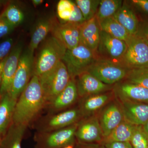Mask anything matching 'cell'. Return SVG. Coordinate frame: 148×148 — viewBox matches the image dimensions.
<instances>
[{
    "instance_id": "1",
    "label": "cell",
    "mask_w": 148,
    "mask_h": 148,
    "mask_svg": "<svg viewBox=\"0 0 148 148\" xmlns=\"http://www.w3.org/2000/svg\"><path fill=\"white\" fill-rule=\"evenodd\" d=\"M47 106L38 77L33 75L16 101L12 123L28 126Z\"/></svg>"
},
{
    "instance_id": "2",
    "label": "cell",
    "mask_w": 148,
    "mask_h": 148,
    "mask_svg": "<svg viewBox=\"0 0 148 148\" xmlns=\"http://www.w3.org/2000/svg\"><path fill=\"white\" fill-rule=\"evenodd\" d=\"M66 50L65 46L55 37L48 38L34 60L33 75L39 77L53 69L62 61Z\"/></svg>"
},
{
    "instance_id": "3",
    "label": "cell",
    "mask_w": 148,
    "mask_h": 148,
    "mask_svg": "<svg viewBox=\"0 0 148 148\" xmlns=\"http://www.w3.org/2000/svg\"><path fill=\"white\" fill-rule=\"evenodd\" d=\"M38 77L47 105L64 90L71 79L66 65L62 61Z\"/></svg>"
},
{
    "instance_id": "4",
    "label": "cell",
    "mask_w": 148,
    "mask_h": 148,
    "mask_svg": "<svg viewBox=\"0 0 148 148\" xmlns=\"http://www.w3.org/2000/svg\"><path fill=\"white\" fill-rule=\"evenodd\" d=\"M97 58L96 53L79 44L73 49H67L62 61L66 65L71 78L75 79L81 74L87 72Z\"/></svg>"
},
{
    "instance_id": "5",
    "label": "cell",
    "mask_w": 148,
    "mask_h": 148,
    "mask_svg": "<svg viewBox=\"0 0 148 148\" xmlns=\"http://www.w3.org/2000/svg\"><path fill=\"white\" fill-rule=\"evenodd\" d=\"M129 70L118 63L97 58L87 72L105 84L114 85L124 80Z\"/></svg>"
},
{
    "instance_id": "6",
    "label": "cell",
    "mask_w": 148,
    "mask_h": 148,
    "mask_svg": "<svg viewBox=\"0 0 148 148\" xmlns=\"http://www.w3.org/2000/svg\"><path fill=\"white\" fill-rule=\"evenodd\" d=\"M79 122L54 131L38 132L35 137L36 148H62L73 146L76 139V132Z\"/></svg>"
},
{
    "instance_id": "7",
    "label": "cell",
    "mask_w": 148,
    "mask_h": 148,
    "mask_svg": "<svg viewBox=\"0 0 148 148\" xmlns=\"http://www.w3.org/2000/svg\"><path fill=\"white\" fill-rule=\"evenodd\" d=\"M127 47L119 64L130 70L148 66V44L137 35H132L126 42Z\"/></svg>"
},
{
    "instance_id": "8",
    "label": "cell",
    "mask_w": 148,
    "mask_h": 148,
    "mask_svg": "<svg viewBox=\"0 0 148 148\" xmlns=\"http://www.w3.org/2000/svg\"><path fill=\"white\" fill-rule=\"evenodd\" d=\"M34 54L27 48L22 52L20 56L18 68L8 93L15 101L18 100L33 76L34 62Z\"/></svg>"
},
{
    "instance_id": "9",
    "label": "cell",
    "mask_w": 148,
    "mask_h": 148,
    "mask_svg": "<svg viewBox=\"0 0 148 148\" xmlns=\"http://www.w3.org/2000/svg\"><path fill=\"white\" fill-rule=\"evenodd\" d=\"M78 107L69 109L44 118L38 125V132H48L75 124L82 119Z\"/></svg>"
},
{
    "instance_id": "10",
    "label": "cell",
    "mask_w": 148,
    "mask_h": 148,
    "mask_svg": "<svg viewBox=\"0 0 148 148\" xmlns=\"http://www.w3.org/2000/svg\"><path fill=\"white\" fill-rule=\"evenodd\" d=\"M127 47L126 43L124 41L101 30L100 42L96 52L97 58L99 56L98 58L119 64Z\"/></svg>"
},
{
    "instance_id": "11",
    "label": "cell",
    "mask_w": 148,
    "mask_h": 148,
    "mask_svg": "<svg viewBox=\"0 0 148 148\" xmlns=\"http://www.w3.org/2000/svg\"><path fill=\"white\" fill-rule=\"evenodd\" d=\"M98 116L105 139L124 120L120 103L116 97L99 112Z\"/></svg>"
},
{
    "instance_id": "12",
    "label": "cell",
    "mask_w": 148,
    "mask_h": 148,
    "mask_svg": "<svg viewBox=\"0 0 148 148\" xmlns=\"http://www.w3.org/2000/svg\"><path fill=\"white\" fill-rule=\"evenodd\" d=\"M76 138L82 143H102L104 135L98 114L80 121L76 132Z\"/></svg>"
},
{
    "instance_id": "13",
    "label": "cell",
    "mask_w": 148,
    "mask_h": 148,
    "mask_svg": "<svg viewBox=\"0 0 148 148\" xmlns=\"http://www.w3.org/2000/svg\"><path fill=\"white\" fill-rule=\"evenodd\" d=\"M23 49V44L18 42L13 47L4 65L2 74V81L0 87L1 96L8 93L17 68Z\"/></svg>"
},
{
    "instance_id": "14",
    "label": "cell",
    "mask_w": 148,
    "mask_h": 148,
    "mask_svg": "<svg viewBox=\"0 0 148 148\" xmlns=\"http://www.w3.org/2000/svg\"><path fill=\"white\" fill-rule=\"evenodd\" d=\"M115 98L113 90H109L80 98L78 108L82 118L98 114L104 107Z\"/></svg>"
},
{
    "instance_id": "15",
    "label": "cell",
    "mask_w": 148,
    "mask_h": 148,
    "mask_svg": "<svg viewBox=\"0 0 148 148\" xmlns=\"http://www.w3.org/2000/svg\"><path fill=\"white\" fill-rule=\"evenodd\" d=\"M75 81L79 97L80 98L112 90L113 87V85L103 83L87 72L77 77Z\"/></svg>"
},
{
    "instance_id": "16",
    "label": "cell",
    "mask_w": 148,
    "mask_h": 148,
    "mask_svg": "<svg viewBox=\"0 0 148 148\" xmlns=\"http://www.w3.org/2000/svg\"><path fill=\"white\" fill-rule=\"evenodd\" d=\"M117 98L120 103L126 121L135 125H144L148 121V104Z\"/></svg>"
},
{
    "instance_id": "17",
    "label": "cell",
    "mask_w": 148,
    "mask_h": 148,
    "mask_svg": "<svg viewBox=\"0 0 148 148\" xmlns=\"http://www.w3.org/2000/svg\"><path fill=\"white\" fill-rule=\"evenodd\" d=\"M79 98L75 79H71L64 90L51 101L46 107L48 109L49 114L56 113L73 106Z\"/></svg>"
},
{
    "instance_id": "18",
    "label": "cell",
    "mask_w": 148,
    "mask_h": 148,
    "mask_svg": "<svg viewBox=\"0 0 148 148\" xmlns=\"http://www.w3.org/2000/svg\"><path fill=\"white\" fill-rule=\"evenodd\" d=\"M81 25L58 22L51 32L52 36L61 42L67 49H73L79 45Z\"/></svg>"
},
{
    "instance_id": "19",
    "label": "cell",
    "mask_w": 148,
    "mask_h": 148,
    "mask_svg": "<svg viewBox=\"0 0 148 148\" xmlns=\"http://www.w3.org/2000/svg\"><path fill=\"white\" fill-rule=\"evenodd\" d=\"M115 97L148 104V89L123 80L113 85Z\"/></svg>"
},
{
    "instance_id": "20",
    "label": "cell",
    "mask_w": 148,
    "mask_h": 148,
    "mask_svg": "<svg viewBox=\"0 0 148 148\" xmlns=\"http://www.w3.org/2000/svg\"><path fill=\"white\" fill-rule=\"evenodd\" d=\"M101 29L96 16L85 21L80 26V44L93 52H97L100 39Z\"/></svg>"
},
{
    "instance_id": "21",
    "label": "cell",
    "mask_w": 148,
    "mask_h": 148,
    "mask_svg": "<svg viewBox=\"0 0 148 148\" xmlns=\"http://www.w3.org/2000/svg\"><path fill=\"white\" fill-rule=\"evenodd\" d=\"M56 10L61 23L81 25L85 21L82 13L74 1L60 0L57 4Z\"/></svg>"
},
{
    "instance_id": "22",
    "label": "cell",
    "mask_w": 148,
    "mask_h": 148,
    "mask_svg": "<svg viewBox=\"0 0 148 148\" xmlns=\"http://www.w3.org/2000/svg\"><path fill=\"white\" fill-rule=\"evenodd\" d=\"M113 17L125 28L130 34H137L140 21L136 12L127 1H123L122 5Z\"/></svg>"
},
{
    "instance_id": "23",
    "label": "cell",
    "mask_w": 148,
    "mask_h": 148,
    "mask_svg": "<svg viewBox=\"0 0 148 148\" xmlns=\"http://www.w3.org/2000/svg\"><path fill=\"white\" fill-rule=\"evenodd\" d=\"M58 21L54 17L42 18L37 23L32 32L31 40L28 49L34 53L39 45L51 32Z\"/></svg>"
},
{
    "instance_id": "24",
    "label": "cell",
    "mask_w": 148,
    "mask_h": 148,
    "mask_svg": "<svg viewBox=\"0 0 148 148\" xmlns=\"http://www.w3.org/2000/svg\"><path fill=\"white\" fill-rule=\"evenodd\" d=\"M16 101L8 93L2 95L0 102V138H2L12 122Z\"/></svg>"
},
{
    "instance_id": "25",
    "label": "cell",
    "mask_w": 148,
    "mask_h": 148,
    "mask_svg": "<svg viewBox=\"0 0 148 148\" xmlns=\"http://www.w3.org/2000/svg\"><path fill=\"white\" fill-rule=\"evenodd\" d=\"M27 127L12 122L2 138L0 148H21V141Z\"/></svg>"
},
{
    "instance_id": "26",
    "label": "cell",
    "mask_w": 148,
    "mask_h": 148,
    "mask_svg": "<svg viewBox=\"0 0 148 148\" xmlns=\"http://www.w3.org/2000/svg\"><path fill=\"white\" fill-rule=\"evenodd\" d=\"M99 22L101 31L106 32L116 38L124 41L125 42L132 36L113 16L106 18Z\"/></svg>"
},
{
    "instance_id": "27",
    "label": "cell",
    "mask_w": 148,
    "mask_h": 148,
    "mask_svg": "<svg viewBox=\"0 0 148 148\" xmlns=\"http://www.w3.org/2000/svg\"><path fill=\"white\" fill-rule=\"evenodd\" d=\"M136 126L124 119L104 139L102 144L111 142H130Z\"/></svg>"
},
{
    "instance_id": "28",
    "label": "cell",
    "mask_w": 148,
    "mask_h": 148,
    "mask_svg": "<svg viewBox=\"0 0 148 148\" xmlns=\"http://www.w3.org/2000/svg\"><path fill=\"white\" fill-rule=\"evenodd\" d=\"M121 0H101L95 16L100 21L112 17L122 5Z\"/></svg>"
},
{
    "instance_id": "29",
    "label": "cell",
    "mask_w": 148,
    "mask_h": 148,
    "mask_svg": "<svg viewBox=\"0 0 148 148\" xmlns=\"http://www.w3.org/2000/svg\"><path fill=\"white\" fill-rule=\"evenodd\" d=\"M0 15L15 28L22 24L24 19L23 11L13 3H10Z\"/></svg>"
},
{
    "instance_id": "30",
    "label": "cell",
    "mask_w": 148,
    "mask_h": 148,
    "mask_svg": "<svg viewBox=\"0 0 148 148\" xmlns=\"http://www.w3.org/2000/svg\"><path fill=\"white\" fill-rule=\"evenodd\" d=\"M124 80L148 89V66L130 69Z\"/></svg>"
},
{
    "instance_id": "31",
    "label": "cell",
    "mask_w": 148,
    "mask_h": 148,
    "mask_svg": "<svg viewBox=\"0 0 148 148\" xmlns=\"http://www.w3.org/2000/svg\"><path fill=\"white\" fill-rule=\"evenodd\" d=\"M74 1L86 21L95 16L101 0H75Z\"/></svg>"
},
{
    "instance_id": "32",
    "label": "cell",
    "mask_w": 148,
    "mask_h": 148,
    "mask_svg": "<svg viewBox=\"0 0 148 148\" xmlns=\"http://www.w3.org/2000/svg\"><path fill=\"white\" fill-rule=\"evenodd\" d=\"M130 143L133 148H148V135L143 125H137Z\"/></svg>"
},
{
    "instance_id": "33",
    "label": "cell",
    "mask_w": 148,
    "mask_h": 148,
    "mask_svg": "<svg viewBox=\"0 0 148 148\" xmlns=\"http://www.w3.org/2000/svg\"><path fill=\"white\" fill-rule=\"evenodd\" d=\"M127 1L134 10L138 11L143 15L148 17V0H130Z\"/></svg>"
},
{
    "instance_id": "34",
    "label": "cell",
    "mask_w": 148,
    "mask_h": 148,
    "mask_svg": "<svg viewBox=\"0 0 148 148\" xmlns=\"http://www.w3.org/2000/svg\"><path fill=\"white\" fill-rule=\"evenodd\" d=\"M13 42L12 38H9L0 43V62L10 53L13 47Z\"/></svg>"
},
{
    "instance_id": "35",
    "label": "cell",
    "mask_w": 148,
    "mask_h": 148,
    "mask_svg": "<svg viewBox=\"0 0 148 148\" xmlns=\"http://www.w3.org/2000/svg\"><path fill=\"white\" fill-rule=\"evenodd\" d=\"M15 28L0 15V39L10 34Z\"/></svg>"
},
{
    "instance_id": "36",
    "label": "cell",
    "mask_w": 148,
    "mask_h": 148,
    "mask_svg": "<svg viewBox=\"0 0 148 148\" xmlns=\"http://www.w3.org/2000/svg\"><path fill=\"white\" fill-rule=\"evenodd\" d=\"M136 35L148 41V19L140 21L138 32Z\"/></svg>"
},
{
    "instance_id": "37",
    "label": "cell",
    "mask_w": 148,
    "mask_h": 148,
    "mask_svg": "<svg viewBox=\"0 0 148 148\" xmlns=\"http://www.w3.org/2000/svg\"><path fill=\"white\" fill-rule=\"evenodd\" d=\"M103 144L106 148H133L130 142H111Z\"/></svg>"
},
{
    "instance_id": "38",
    "label": "cell",
    "mask_w": 148,
    "mask_h": 148,
    "mask_svg": "<svg viewBox=\"0 0 148 148\" xmlns=\"http://www.w3.org/2000/svg\"><path fill=\"white\" fill-rule=\"evenodd\" d=\"M8 56L5 58L1 62H0V87H1V85L2 81L3 69L4 65L5 63Z\"/></svg>"
},
{
    "instance_id": "39",
    "label": "cell",
    "mask_w": 148,
    "mask_h": 148,
    "mask_svg": "<svg viewBox=\"0 0 148 148\" xmlns=\"http://www.w3.org/2000/svg\"><path fill=\"white\" fill-rule=\"evenodd\" d=\"M44 1L43 0H33L32 1V3L35 7L38 6L41 4Z\"/></svg>"
},
{
    "instance_id": "40",
    "label": "cell",
    "mask_w": 148,
    "mask_h": 148,
    "mask_svg": "<svg viewBox=\"0 0 148 148\" xmlns=\"http://www.w3.org/2000/svg\"><path fill=\"white\" fill-rule=\"evenodd\" d=\"M143 126L145 132L148 135V121L144 125H143Z\"/></svg>"
},
{
    "instance_id": "41",
    "label": "cell",
    "mask_w": 148,
    "mask_h": 148,
    "mask_svg": "<svg viewBox=\"0 0 148 148\" xmlns=\"http://www.w3.org/2000/svg\"><path fill=\"white\" fill-rule=\"evenodd\" d=\"M74 148L73 146L72 145H69L68 146H66V147H64V148Z\"/></svg>"
},
{
    "instance_id": "42",
    "label": "cell",
    "mask_w": 148,
    "mask_h": 148,
    "mask_svg": "<svg viewBox=\"0 0 148 148\" xmlns=\"http://www.w3.org/2000/svg\"><path fill=\"white\" fill-rule=\"evenodd\" d=\"M84 148H96L95 147H92V146H88V147H86Z\"/></svg>"
},
{
    "instance_id": "43",
    "label": "cell",
    "mask_w": 148,
    "mask_h": 148,
    "mask_svg": "<svg viewBox=\"0 0 148 148\" xmlns=\"http://www.w3.org/2000/svg\"><path fill=\"white\" fill-rule=\"evenodd\" d=\"M2 138H0V146H1V141Z\"/></svg>"
},
{
    "instance_id": "44",
    "label": "cell",
    "mask_w": 148,
    "mask_h": 148,
    "mask_svg": "<svg viewBox=\"0 0 148 148\" xmlns=\"http://www.w3.org/2000/svg\"><path fill=\"white\" fill-rule=\"evenodd\" d=\"M1 95H0V102H1Z\"/></svg>"
},
{
    "instance_id": "45",
    "label": "cell",
    "mask_w": 148,
    "mask_h": 148,
    "mask_svg": "<svg viewBox=\"0 0 148 148\" xmlns=\"http://www.w3.org/2000/svg\"><path fill=\"white\" fill-rule=\"evenodd\" d=\"M144 40H145V39H144ZM146 41L147 42V43L148 44V41H147V40H146Z\"/></svg>"
},
{
    "instance_id": "46",
    "label": "cell",
    "mask_w": 148,
    "mask_h": 148,
    "mask_svg": "<svg viewBox=\"0 0 148 148\" xmlns=\"http://www.w3.org/2000/svg\"></svg>"
}]
</instances>
